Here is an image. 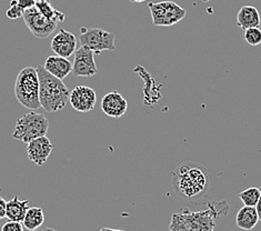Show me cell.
<instances>
[{
    "instance_id": "9c48e42d",
    "label": "cell",
    "mask_w": 261,
    "mask_h": 231,
    "mask_svg": "<svg viewBox=\"0 0 261 231\" xmlns=\"http://www.w3.org/2000/svg\"><path fill=\"white\" fill-rule=\"evenodd\" d=\"M72 74L74 77H92L98 72L95 61V53L87 47L80 46L74 53L72 62Z\"/></svg>"
},
{
    "instance_id": "44dd1931",
    "label": "cell",
    "mask_w": 261,
    "mask_h": 231,
    "mask_svg": "<svg viewBox=\"0 0 261 231\" xmlns=\"http://www.w3.org/2000/svg\"><path fill=\"white\" fill-rule=\"evenodd\" d=\"M244 38L248 45L250 46H259L261 43V29L259 27H252L245 30Z\"/></svg>"
},
{
    "instance_id": "5b68a950",
    "label": "cell",
    "mask_w": 261,
    "mask_h": 231,
    "mask_svg": "<svg viewBox=\"0 0 261 231\" xmlns=\"http://www.w3.org/2000/svg\"><path fill=\"white\" fill-rule=\"evenodd\" d=\"M49 129V121L45 115L35 110L21 116L17 120L12 133V138L28 143L38 137L46 136Z\"/></svg>"
},
{
    "instance_id": "484cf974",
    "label": "cell",
    "mask_w": 261,
    "mask_h": 231,
    "mask_svg": "<svg viewBox=\"0 0 261 231\" xmlns=\"http://www.w3.org/2000/svg\"><path fill=\"white\" fill-rule=\"evenodd\" d=\"M6 206H7V201L3 197H0V220L6 218Z\"/></svg>"
},
{
    "instance_id": "e0dca14e",
    "label": "cell",
    "mask_w": 261,
    "mask_h": 231,
    "mask_svg": "<svg viewBox=\"0 0 261 231\" xmlns=\"http://www.w3.org/2000/svg\"><path fill=\"white\" fill-rule=\"evenodd\" d=\"M28 208V200H20L18 196H15L11 200L7 201V206H6V218L8 220L22 222Z\"/></svg>"
},
{
    "instance_id": "7402d4cb",
    "label": "cell",
    "mask_w": 261,
    "mask_h": 231,
    "mask_svg": "<svg viewBox=\"0 0 261 231\" xmlns=\"http://www.w3.org/2000/svg\"><path fill=\"white\" fill-rule=\"evenodd\" d=\"M6 15H7L9 19H12V20L18 19V18L22 17L23 10L19 7V5H18L17 0H11L10 4H9V8L7 9Z\"/></svg>"
},
{
    "instance_id": "52a82bcc",
    "label": "cell",
    "mask_w": 261,
    "mask_h": 231,
    "mask_svg": "<svg viewBox=\"0 0 261 231\" xmlns=\"http://www.w3.org/2000/svg\"><path fill=\"white\" fill-rule=\"evenodd\" d=\"M116 35L100 28H80V45L99 55L103 50H116Z\"/></svg>"
},
{
    "instance_id": "8992f818",
    "label": "cell",
    "mask_w": 261,
    "mask_h": 231,
    "mask_svg": "<svg viewBox=\"0 0 261 231\" xmlns=\"http://www.w3.org/2000/svg\"><path fill=\"white\" fill-rule=\"evenodd\" d=\"M152 23L156 27H171L181 21L186 17V9L172 0H164L148 5Z\"/></svg>"
},
{
    "instance_id": "4fadbf2b",
    "label": "cell",
    "mask_w": 261,
    "mask_h": 231,
    "mask_svg": "<svg viewBox=\"0 0 261 231\" xmlns=\"http://www.w3.org/2000/svg\"><path fill=\"white\" fill-rule=\"evenodd\" d=\"M128 102L120 92L113 90L106 93L101 100V110L111 118H120L127 112Z\"/></svg>"
},
{
    "instance_id": "ffe728a7",
    "label": "cell",
    "mask_w": 261,
    "mask_h": 231,
    "mask_svg": "<svg viewBox=\"0 0 261 231\" xmlns=\"http://www.w3.org/2000/svg\"><path fill=\"white\" fill-rule=\"evenodd\" d=\"M260 189L258 187H249L246 190L239 193V199L245 206H250V207H256V204L260 198Z\"/></svg>"
},
{
    "instance_id": "277c9868",
    "label": "cell",
    "mask_w": 261,
    "mask_h": 231,
    "mask_svg": "<svg viewBox=\"0 0 261 231\" xmlns=\"http://www.w3.org/2000/svg\"><path fill=\"white\" fill-rule=\"evenodd\" d=\"M17 100L24 108L37 110L41 108L39 101V78L34 67H26L18 73L15 84Z\"/></svg>"
},
{
    "instance_id": "d4e9b609",
    "label": "cell",
    "mask_w": 261,
    "mask_h": 231,
    "mask_svg": "<svg viewBox=\"0 0 261 231\" xmlns=\"http://www.w3.org/2000/svg\"><path fill=\"white\" fill-rule=\"evenodd\" d=\"M17 3H18V5H19V7L24 11V10L35 7L36 0H17Z\"/></svg>"
},
{
    "instance_id": "30bf717a",
    "label": "cell",
    "mask_w": 261,
    "mask_h": 231,
    "mask_svg": "<svg viewBox=\"0 0 261 231\" xmlns=\"http://www.w3.org/2000/svg\"><path fill=\"white\" fill-rule=\"evenodd\" d=\"M69 102L79 112H89L95 109L97 102L96 91L87 86H77L70 91Z\"/></svg>"
},
{
    "instance_id": "5bb4252c",
    "label": "cell",
    "mask_w": 261,
    "mask_h": 231,
    "mask_svg": "<svg viewBox=\"0 0 261 231\" xmlns=\"http://www.w3.org/2000/svg\"><path fill=\"white\" fill-rule=\"evenodd\" d=\"M43 67L49 73L60 80H64L72 71V62L68 60V58L60 57L57 55L49 56Z\"/></svg>"
},
{
    "instance_id": "4316f807",
    "label": "cell",
    "mask_w": 261,
    "mask_h": 231,
    "mask_svg": "<svg viewBox=\"0 0 261 231\" xmlns=\"http://www.w3.org/2000/svg\"><path fill=\"white\" fill-rule=\"evenodd\" d=\"M260 191H261V188H260ZM256 210L258 212V216H259V221H261V193H260V198L259 200L256 204Z\"/></svg>"
},
{
    "instance_id": "603a6c76",
    "label": "cell",
    "mask_w": 261,
    "mask_h": 231,
    "mask_svg": "<svg viewBox=\"0 0 261 231\" xmlns=\"http://www.w3.org/2000/svg\"><path fill=\"white\" fill-rule=\"evenodd\" d=\"M170 231H189L187 227L185 226L184 222L180 219L178 214H173L171 217V221L169 224Z\"/></svg>"
},
{
    "instance_id": "7c38bea8",
    "label": "cell",
    "mask_w": 261,
    "mask_h": 231,
    "mask_svg": "<svg viewBox=\"0 0 261 231\" xmlns=\"http://www.w3.org/2000/svg\"><path fill=\"white\" fill-rule=\"evenodd\" d=\"M50 48L57 56L69 58L77 50V38L73 34L65 29L59 30L51 39Z\"/></svg>"
},
{
    "instance_id": "ba28073f",
    "label": "cell",
    "mask_w": 261,
    "mask_h": 231,
    "mask_svg": "<svg viewBox=\"0 0 261 231\" xmlns=\"http://www.w3.org/2000/svg\"><path fill=\"white\" fill-rule=\"evenodd\" d=\"M22 18L27 28L36 38H48V37L54 34V31L57 29L58 23L48 19L45 16H42L36 7L24 10Z\"/></svg>"
},
{
    "instance_id": "4dcf8cb0",
    "label": "cell",
    "mask_w": 261,
    "mask_h": 231,
    "mask_svg": "<svg viewBox=\"0 0 261 231\" xmlns=\"http://www.w3.org/2000/svg\"><path fill=\"white\" fill-rule=\"evenodd\" d=\"M202 3H209V2H211V0H201Z\"/></svg>"
},
{
    "instance_id": "3957f363",
    "label": "cell",
    "mask_w": 261,
    "mask_h": 231,
    "mask_svg": "<svg viewBox=\"0 0 261 231\" xmlns=\"http://www.w3.org/2000/svg\"><path fill=\"white\" fill-rule=\"evenodd\" d=\"M229 206L226 200L209 201L208 207L200 211L182 209L178 216L189 231H215L217 220L226 216Z\"/></svg>"
},
{
    "instance_id": "ac0fdd59",
    "label": "cell",
    "mask_w": 261,
    "mask_h": 231,
    "mask_svg": "<svg viewBox=\"0 0 261 231\" xmlns=\"http://www.w3.org/2000/svg\"><path fill=\"white\" fill-rule=\"evenodd\" d=\"M35 7L38 9L42 16L57 23L64 22L66 19V15L64 12L56 9L50 0H36Z\"/></svg>"
},
{
    "instance_id": "83f0119b",
    "label": "cell",
    "mask_w": 261,
    "mask_h": 231,
    "mask_svg": "<svg viewBox=\"0 0 261 231\" xmlns=\"http://www.w3.org/2000/svg\"><path fill=\"white\" fill-rule=\"evenodd\" d=\"M30 231V230H28ZM32 231H58V230H55V229H51V228H48V227H40L38 229L36 230H32Z\"/></svg>"
},
{
    "instance_id": "f546056e",
    "label": "cell",
    "mask_w": 261,
    "mask_h": 231,
    "mask_svg": "<svg viewBox=\"0 0 261 231\" xmlns=\"http://www.w3.org/2000/svg\"><path fill=\"white\" fill-rule=\"evenodd\" d=\"M132 3H145L146 0H130Z\"/></svg>"
},
{
    "instance_id": "6da1fadb",
    "label": "cell",
    "mask_w": 261,
    "mask_h": 231,
    "mask_svg": "<svg viewBox=\"0 0 261 231\" xmlns=\"http://www.w3.org/2000/svg\"><path fill=\"white\" fill-rule=\"evenodd\" d=\"M172 189L179 199L196 203L206 199L213 189V176L197 161H184L171 172Z\"/></svg>"
},
{
    "instance_id": "cb8c5ba5",
    "label": "cell",
    "mask_w": 261,
    "mask_h": 231,
    "mask_svg": "<svg viewBox=\"0 0 261 231\" xmlns=\"http://www.w3.org/2000/svg\"><path fill=\"white\" fill-rule=\"evenodd\" d=\"M23 224L19 221H12L8 220L4 226L2 227V231H24Z\"/></svg>"
},
{
    "instance_id": "f1b7e54d",
    "label": "cell",
    "mask_w": 261,
    "mask_h": 231,
    "mask_svg": "<svg viewBox=\"0 0 261 231\" xmlns=\"http://www.w3.org/2000/svg\"><path fill=\"white\" fill-rule=\"evenodd\" d=\"M99 231H125L121 229H113V228H101Z\"/></svg>"
},
{
    "instance_id": "8fae6325",
    "label": "cell",
    "mask_w": 261,
    "mask_h": 231,
    "mask_svg": "<svg viewBox=\"0 0 261 231\" xmlns=\"http://www.w3.org/2000/svg\"><path fill=\"white\" fill-rule=\"evenodd\" d=\"M54 150V145L47 136L38 137L27 143V156L29 160L37 166L45 165Z\"/></svg>"
},
{
    "instance_id": "7a4b0ae2",
    "label": "cell",
    "mask_w": 261,
    "mask_h": 231,
    "mask_svg": "<svg viewBox=\"0 0 261 231\" xmlns=\"http://www.w3.org/2000/svg\"><path fill=\"white\" fill-rule=\"evenodd\" d=\"M39 78V101L41 108L48 112L63 110L69 100L70 90L63 80L49 73L45 67H36Z\"/></svg>"
},
{
    "instance_id": "9a60e30c",
    "label": "cell",
    "mask_w": 261,
    "mask_h": 231,
    "mask_svg": "<svg viewBox=\"0 0 261 231\" xmlns=\"http://www.w3.org/2000/svg\"><path fill=\"white\" fill-rule=\"evenodd\" d=\"M237 26L241 29H249L260 26V14L253 6H242L237 15Z\"/></svg>"
},
{
    "instance_id": "2e32d148",
    "label": "cell",
    "mask_w": 261,
    "mask_h": 231,
    "mask_svg": "<svg viewBox=\"0 0 261 231\" xmlns=\"http://www.w3.org/2000/svg\"><path fill=\"white\" fill-rule=\"evenodd\" d=\"M259 222V216L256 210V207H250V206H244L236 217V223L238 228L250 231L257 226Z\"/></svg>"
},
{
    "instance_id": "d6986e66",
    "label": "cell",
    "mask_w": 261,
    "mask_h": 231,
    "mask_svg": "<svg viewBox=\"0 0 261 231\" xmlns=\"http://www.w3.org/2000/svg\"><path fill=\"white\" fill-rule=\"evenodd\" d=\"M43 222H45V212L40 207L28 208L26 216L22 220L23 227L30 231L42 227Z\"/></svg>"
}]
</instances>
